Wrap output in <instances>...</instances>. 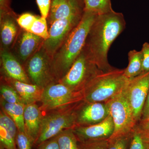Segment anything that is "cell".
I'll return each instance as SVG.
<instances>
[{
    "label": "cell",
    "mask_w": 149,
    "mask_h": 149,
    "mask_svg": "<svg viewBox=\"0 0 149 149\" xmlns=\"http://www.w3.org/2000/svg\"><path fill=\"white\" fill-rule=\"evenodd\" d=\"M125 24L123 14L113 10L98 15L91 27L84 49L103 72L116 69L109 64L108 53L112 44L125 29Z\"/></svg>",
    "instance_id": "1"
},
{
    "label": "cell",
    "mask_w": 149,
    "mask_h": 149,
    "mask_svg": "<svg viewBox=\"0 0 149 149\" xmlns=\"http://www.w3.org/2000/svg\"><path fill=\"white\" fill-rule=\"evenodd\" d=\"M97 15L85 11L80 23L72 30L52 58L58 82L66 74L85 45L88 33Z\"/></svg>",
    "instance_id": "2"
},
{
    "label": "cell",
    "mask_w": 149,
    "mask_h": 149,
    "mask_svg": "<svg viewBox=\"0 0 149 149\" xmlns=\"http://www.w3.org/2000/svg\"><path fill=\"white\" fill-rule=\"evenodd\" d=\"M124 69L102 72L91 81L82 92L83 100L91 102H107L120 94L128 80Z\"/></svg>",
    "instance_id": "3"
},
{
    "label": "cell",
    "mask_w": 149,
    "mask_h": 149,
    "mask_svg": "<svg viewBox=\"0 0 149 149\" xmlns=\"http://www.w3.org/2000/svg\"><path fill=\"white\" fill-rule=\"evenodd\" d=\"M103 72L83 48L64 77L59 81L75 92H82L92 80Z\"/></svg>",
    "instance_id": "4"
},
{
    "label": "cell",
    "mask_w": 149,
    "mask_h": 149,
    "mask_svg": "<svg viewBox=\"0 0 149 149\" xmlns=\"http://www.w3.org/2000/svg\"><path fill=\"white\" fill-rule=\"evenodd\" d=\"M77 103L44 114L40 134L35 146L37 147L43 142L55 137L65 129L75 126L74 110Z\"/></svg>",
    "instance_id": "5"
},
{
    "label": "cell",
    "mask_w": 149,
    "mask_h": 149,
    "mask_svg": "<svg viewBox=\"0 0 149 149\" xmlns=\"http://www.w3.org/2000/svg\"><path fill=\"white\" fill-rule=\"evenodd\" d=\"M23 65L32 84L45 89L48 85L58 82L53 69L52 58L43 45Z\"/></svg>",
    "instance_id": "6"
},
{
    "label": "cell",
    "mask_w": 149,
    "mask_h": 149,
    "mask_svg": "<svg viewBox=\"0 0 149 149\" xmlns=\"http://www.w3.org/2000/svg\"><path fill=\"white\" fill-rule=\"evenodd\" d=\"M83 100L82 92H74L64 84L57 82L44 89L40 108L46 113L72 106Z\"/></svg>",
    "instance_id": "7"
},
{
    "label": "cell",
    "mask_w": 149,
    "mask_h": 149,
    "mask_svg": "<svg viewBox=\"0 0 149 149\" xmlns=\"http://www.w3.org/2000/svg\"><path fill=\"white\" fill-rule=\"evenodd\" d=\"M106 102L114 124V131L110 138L132 132L137 123L123 91Z\"/></svg>",
    "instance_id": "8"
},
{
    "label": "cell",
    "mask_w": 149,
    "mask_h": 149,
    "mask_svg": "<svg viewBox=\"0 0 149 149\" xmlns=\"http://www.w3.org/2000/svg\"><path fill=\"white\" fill-rule=\"evenodd\" d=\"M149 91V72L128 80L123 90L134 120H141L144 105Z\"/></svg>",
    "instance_id": "9"
},
{
    "label": "cell",
    "mask_w": 149,
    "mask_h": 149,
    "mask_svg": "<svg viewBox=\"0 0 149 149\" xmlns=\"http://www.w3.org/2000/svg\"><path fill=\"white\" fill-rule=\"evenodd\" d=\"M83 14L58 19L49 26V38L44 41L43 46L52 58L70 32L80 23Z\"/></svg>",
    "instance_id": "10"
},
{
    "label": "cell",
    "mask_w": 149,
    "mask_h": 149,
    "mask_svg": "<svg viewBox=\"0 0 149 149\" xmlns=\"http://www.w3.org/2000/svg\"><path fill=\"white\" fill-rule=\"evenodd\" d=\"M109 115L106 102H91L83 100L74 109L75 126L94 125L102 122Z\"/></svg>",
    "instance_id": "11"
},
{
    "label": "cell",
    "mask_w": 149,
    "mask_h": 149,
    "mask_svg": "<svg viewBox=\"0 0 149 149\" xmlns=\"http://www.w3.org/2000/svg\"><path fill=\"white\" fill-rule=\"evenodd\" d=\"M114 124L109 115L102 122L88 126H74L73 131L79 143L107 140L114 131Z\"/></svg>",
    "instance_id": "12"
},
{
    "label": "cell",
    "mask_w": 149,
    "mask_h": 149,
    "mask_svg": "<svg viewBox=\"0 0 149 149\" xmlns=\"http://www.w3.org/2000/svg\"><path fill=\"white\" fill-rule=\"evenodd\" d=\"M45 40L22 29L10 52L23 65L40 49Z\"/></svg>",
    "instance_id": "13"
},
{
    "label": "cell",
    "mask_w": 149,
    "mask_h": 149,
    "mask_svg": "<svg viewBox=\"0 0 149 149\" xmlns=\"http://www.w3.org/2000/svg\"><path fill=\"white\" fill-rule=\"evenodd\" d=\"M18 17L13 10L0 11V51L10 52L21 29L17 22Z\"/></svg>",
    "instance_id": "14"
},
{
    "label": "cell",
    "mask_w": 149,
    "mask_h": 149,
    "mask_svg": "<svg viewBox=\"0 0 149 149\" xmlns=\"http://www.w3.org/2000/svg\"><path fill=\"white\" fill-rule=\"evenodd\" d=\"M84 12V0H52L48 24L50 26L58 19L83 15Z\"/></svg>",
    "instance_id": "15"
},
{
    "label": "cell",
    "mask_w": 149,
    "mask_h": 149,
    "mask_svg": "<svg viewBox=\"0 0 149 149\" xmlns=\"http://www.w3.org/2000/svg\"><path fill=\"white\" fill-rule=\"evenodd\" d=\"M1 76L31 83L24 66L10 51H0Z\"/></svg>",
    "instance_id": "16"
},
{
    "label": "cell",
    "mask_w": 149,
    "mask_h": 149,
    "mask_svg": "<svg viewBox=\"0 0 149 149\" xmlns=\"http://www.w3.org/2000/svg\"><path fill=\"white\" fill-rule=\"evenodd\" d=\"M1 80L17 91L25 105L40 102L44 89L32 83H24L6 76H1Z\"/></svg>",
    "instance_id": "17"
},
{
    "label": "cell",
    "mask_w": 149,
    "mask_h": 149,
    "mask_svg": "<svg viewBox=\"0 0 149 149\" xmlns=\"http://www.w3.org/2000/svg\"><path fill=\"white\" fill-rule=\"evenodd\" d=\"M44 113L36 103L26 105L24 111L25 131L35 142L40 134Z\"/></svg>",
    "instance_id": "18"
},
{
    "label": "cell",
    "mask_w": 149,
    "mask_h": 149,
    "mask_svg": "<svg viewBox=\"0 0 149 149\" xmlns=\"http://www.w3.org/2000/svg\"><path fill=\"white\" fill-rule=\"evenodd\" d=\"M17 126L6 113L1 109L0 112V145L6 149H17L15 139Z\"/></svg>",
    "instance_id": "19"
},
{
    "label": "cell",
    "mask_w": 149,
    "mask_h": 149,
    "mask_svg": "<svg viewBox=\"0 0 149 149\" xmlns=\"http://www.w3.org/2000/svg\"><path fill=\"white\" fill-rule=\"evenodd\" d=\"M1 109L14 121L18 130L25 131L24 123V111L25 105L22 103H9L1 98Z\"/></svg>",
    "instance_id": "20"
},
{
    "label": "cell",
    "mask_w": 149,
    "mask_h": 149,
    "mask_svg": "<svg viewBox=\"0 0 149 149\" xmlns=\"http://www.w3.org/2000/svg\"><path fill=\"white\" fill-rule=\"evenodd\" d=\"M128 66L124 69L123 74L128 80L137 77L142 73L143 56L141 51H130L128 53Z\"/></svg>",
    "instance_id": "21"
},
{
    "label": "cell",
    "mask_w": 149,
    "mask_h": 149,
    "mask_svg": "<svg viewBox=\"0 0 149 149\" xmlns=\"http://www.w3.org/2000/svg\"><path fill=\"white\" fill-rule=\"evenodd\" d=\"M56 137L60 149H79V142L73 128L63 130Z\"/></svg>",
    "instance_id": "22"
},
{
    "label": "cell",
    "mask_w": 149,
    "mask_h": 149,
    "mask_svg": "<svg viewBox=\"0 0 149 149\" xmlns=\"http://www.w3.org/2000/svg\"><path fill=\"white\" fill-rule=\"evenodd\" d=\"M85 11L90 12L97 15L113 10L111 0H84Z\"/></svg>",
    "instance_id": "23"
},
{
    "label": "cell",
    "mask_w": 149,
    "mask_h": 149,
    "mask_svg": "<svg viewBox=\"0 0 149 149\" xmlns=\"http://www.w3.org/2000/svg\"><path fill=\"white\" fill-rule=\"evenodd\" d=\"M0 94L1 98L6 102L23 104L17 91L12 87L1 80Z\"/></svg>",
    "instance_id": "24"
},
{
    "label": "cell",
    "mask_w": 149,
    "mask_h": 149,
    "mask_svg": "<svg viewBox=\"0 0 149 149\" xmlns=\"http://www.w3.org/2000/svg\"><path fill=\"white\" fill-rule=\"evenodd\" d=\"M48 24L47 18L37 16L29 32L41 37L45 41L49 37Z\"/></svg>",
    "instance_id": "25"
},
{
    "label": "cell",
    "mask_w": 149,
    "mask_h": 149,
    "mask_svg": "<svg viewBox=\"0 0 149 149\" xmlns=\"http://www.w3.org/2000/svg\"><path fill=\"white\" fill-rule=\"evenodd\" d=\"M132 131L127 134L110 138L108 140L107 149H129L132 138Z\"/></svg>",
    "instance_id": "26"
},
{
    "label": "cell",
    "mask_w": 149,
    "mask_h": 149,
    "mask_svg": "<svg viewBox=\"0 0 149 149\" xmlns=\"http://www.w3.org/2000/svg\"><path fill=\"white\" fill-rule=\"evenodd\" d=\"M129 149H149V143L144 140L137 124L132 131Z\"/></svg>",
    "instance_id": "27"
},
{
    "label": "cell",
    "mask_w": 149,
    "mask_h": 149,
    "mask_svg": "<svg viewBox=\"0 0 149 149\" xmlns=\"http://www.w3.org/2000/svg\"><path fill=\"white\" fill-rule=\"evenodd\" d=\"M15 143L17 149H33L35 142L26 132L17 130Z\"/></svg>",
    "instance_id": "28"
},
{
    "label": "cell",
    "mask_w": 149,
    "mask_h": 149,
    "mask_svg": "<svg viewBox=\"0 0 149 149\" xmlns=\"http://www.w3.org/2000/svg\"><path fill=\"white\" fill-rule=\"evenodd\" d=\"M37 16L29 13H25L18 15L17 22L22 29L29 32Z\"/></svg>",
    "instance_id": "29"
},
{
    "label": "cell",
    "mask_w": 149,
    "mask_h": 149,
    "mask_svg": "<svg viewBox=\"0 0 149 149\" xmlns=\"http://www.w3.org/2000/svg\"><path fill=\"white\" fill-rule=\"evenodd\" d=\"M79 149H107L108 140L79 143Z\"/></svg>",
    "instance_id": "30"
},
{
    "label": "cell",
    "mask_w": 149,
    "mask_h": 149,
    "mask_svg": "<svg viewBox=\"0 0 149 149\" xmlns=\"http://www.w3.org/2000/svg\"><path fill=\"white\" fill-rule=\"evenodd\" d=\"M141 52L143 56V65L141 74H143L149 72V43H144Z\"/></svg>",
    "instance_id": "31"
},
{
    "label": "cell",
    "mask_w": 149,
    "mask_h": 149,
    "mask_svg": "<svg viewBox=\"0 0 149 149\" xmlns=\"http://www.w3.org/2000/svg\"><path fill=\"white\" fill-rule=\"evenodd\" d=\"M41 16L47 18L50 10L52 0H36Z\"/></svg>",
    "instance_id": "32"
},
{
    "label": "cell",
    "mask_w": 149,
    "mask_h": 149,
    "mask_svg": "<svg viewBox=\"0 0 149 149\" xmlns=\"http://www.w3.org/2000/svg\"><path fill=\"white\" fill-rule=\"evenodd\" d=\"M37 149H60L56 137L43 142L37 146Z\"/></svg>",
    "instance_id": "33"
},
{
    "label": "cell",
    "mask_w": 149,
    "mask_h": 149,
    "mask_svg": "<svg viewBox=\"0 0 149 149\" xmlns=\"http://www.w3.org/2000/svg\"><path fill=\"white\" fill-rule=\"evenodd\" d=\"M149 118V91L148 94V97L145 105H144L143 110L142 113V116H141V120H146Z\"/></svg>",
    "instance_id": "34"
},
{
    "label": "cell",
    "mask_w": 149,
    "mask_h": 149,
    "mask_svg": "<svg viewBox=\"0 0 149 149\" xmlns=\"http://www.w3.org/2000/svg\"><path fill=\"white\" fill-rule=\"evenodd\" d=\"M11 0H0V11H8L12 10L10 4Z\"/></svg>",
    "instance_id": "35"
},
{
    "label": "cell",
    "mask_w": 149,
    "mask_h": 149,
    "mask_svg": "<svg viewBox=\"0 0 149 149\" xmlns=\"http://www.w3.org/2000/svg\"><path fill=\"white\" fill-rule=\"evenodd\" d=\"M137 125L141 129L149 131V118L146 120L140 121Z\"/></svg>",
    "instance_id": "36"
},
{
    "label": "cell",
    "mask_w": 149,
    "mask_h": 149,
    "mask_svg": "<svg viewBox=\"0 0 149 149\" xmlns=\"http://www.w3.org/2000/svg\"><path fill=\"white\" fill-rule=\"evenodd\" d=\"M139 127L140 128V130H141V133H142V136H143L144 140L146 142L149 143V131L143 130V129H141L139 126Z\"/></svg>",
    "instance_id": "37"
}]
</instances>
